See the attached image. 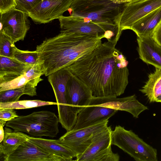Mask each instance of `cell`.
Masks as SVG:
<instances>
[{
    "instance_id": "1",
    "label": "cell",
    "mask_w": 161,
    "mask_h": 161,
    "mask_svg": "<svg viewBox=\"0 0 161 161\" xmlns=\"http://www.w3.org/2000/svg\"><path fill=\"white\" fill-rule=\"evenodd\" d=\"M115 45L105 42L66 67L96 97L119 96L128 83V62Z\"/></svg>"
},
{
    "instance_id": "2",
    "label": "cell",
    "mask_w": 161,
    "mask_h": 161,
    "mask_svg": "<svg viewBox=\"0 0 161 161\" xmlns=\"http://www.w3.org/2000/svg\"><path fill=\"white\" fill-rule=\"evenodd\" d=\"M102 39L89 35L61 32L44 40L36 51L44 75L67 67L100 46Z\"/></svg>"
},
{
    "instance_id": "3",
    "label": "cell",
    "mask_w": 161,
    "mask_h": 161,
    "mask_svg": "<svg viewBox=\"0 0 161 161\" xmlns=\"http://www.w3.org/2000/svg\"><path fill=\"white\" fill-rule=\"evenodd\" d=\"M127 3L112 0H73L69 8L70 16L103 26L119 28L120 18Z\"/></svg>"
},
{
    "instance_id": "4",
    "label": "cell",
    "mask_w": 161,
    "mask_h": 161,
    "mask_svg": "<svg viewBox=\"0 0 161 161\" xmlns=\"http://www.w3.org/2000/svg\"><path fill=\"white\" fill-rule=\"evenodd\" d=\"M58 117L52 112L43 110L20 116L7 121L5 126L15 131L26 133L34 137H54L59 133Z\"/></svg>"
},
{
    "instance_id": "5",
    "label": "cell",
    "mask_w": 161,
    "mask_h": 161,
    "mask_svg": "<svg viewBox=\"0 0 161 161\" xmlns=\"http://www.w3.org/2000/svg\"><path fill=\"white\" fill-rule=\"evenodd\" d=\"M112 145L118 147L136 161H158L157 150L145 142L132 130L120 125L111 133Z\"/></svg>"
},
{
    "instance_id": "6",
    "label": "cell",
    "mask_w": 161,
    "mask_h": 161,
    "mask_svg": "<svg viewBox=\"0 0 161 161\" xmlns=\"http://www.w3.org/2000/svg\"><path fill=\"white\" fill-rule=\"evenodd\" d=\"M61 32L86 34L101 39L105 38L116 45L121 32L114 26H103L79 17L65 16L58 18Z\"/></svg>"
},
{
    "instance_id": "7",
    "label": "cell",
    "mask_w": 161,
    "mask_h": 161,
    "mask_svg": "<svg viewBox=\"0 0 161 161\" xmlns=\"http://www.w3.org/2000/svg\"><path fill=\"white\" fill-rule=\"evenodd\" d=\"M111 126H108L97 134L91 144L82 154L76 157L77 161H119L118 153L111 149Z\"/></svg>"
},
{
    "instance_id": "8",
    "label": "cell",
    "mask_w": 161,
    "mask_h": 161,
    "mask_svg": "<svg viewBox=\"0 0 161 161\" xmlns=\"http://www.w3.org/2000/svg\"><path fill=\"white\" fill-rule=\"evenodd\" d=\"M108 122L107 120L85 128L67 131L58 141L70 149L76 156L83 153L96 135L108 127Z\"/></svg>"
},
{
    "instance_id": "9",
    "label": "cell",
    "mask_w": 161,
    "mask_h": 161,
    "mask_svg": "<svg viewBox=\"0 0 161 161\" xmlns=\"http://www.w3.org/2000/svg\"><path fill=\"white\" fill-rule=\"evenodd\" d=\"M26 13L15 7L0 14L1 31L8 36L14 43L23 41L30 28V22Z\"/></svg>"
},
{
    "instance_id": "10",
    "label": "cell",
    "mask_w": 161,
    "mask_h": 161,
    "mask_svg": "<svg viewBox=\"0 0 161 161\" xmlns=\"http://www.w3.org/2000/svg\"><path fill=\"white\" fill-rule=\"evenodd\" d=\"M73 0H42L27 14L36 24L47 23L63 15Z\"/></svg>"
},
{
    "instance_id": "11",
    "label": "cell",
    "mask_w": 161,
    "mask_h": 161,
    "mask_svg": "<svg viewBox=\"0 0 161 161\" xmlns=\"http://www.w3.org/2000/svg\"><path fill=\"white\" fill-rule=\"evenodd\" d=\"M160 7L161 0H140L127 3L120 18L119 24L121 32L130 29L137 21Z\"/></svg>"
},
{
    "instance_id": "12",
    "label": "cell",
    "mask_w": 161,
    "mask_h": 161,
    "mask_svg": "<svg viewBox=\"0 0 161 161\" xmlns=\"http://www.w3.org/2000/svg\"><path fill=\"white\" fill-rule=\"evenodd\" d=\"M98 105L117 110L127 112L137 118L143 112L148 109L147 107L139 102L135 94L122 98L116 97H102L93 96L88 106Z\"/></svg>"
},
{
    "instance_id": "13",
    "label": "cell",
    "mask_w": 161,
    "mask_h": 161,
    "mask_svg": "<svg viewBox=\"0 0 161 161\" xmlns=\"http://www.w3.org/2000/svg\"><path fill=\"white\" fill-rule=\"evenodd\" d=\"M66 96L69 104L77 114L84 107L88 106L93 97L88 86L71 73L66 84Z\"/></svg>"
},
{
    "instance_id": "14",
    "label": "cell",
    "mask_w": 161,
    "mask_h": 161,
    "mask_svg": "<svg viewBox=\"0 0 161 161\" xmlns=\"http://www.w3.org/2000/svg\"><path fill=\"white\" fill-rule=\"evenodd\" d=\"M118 110L98 105L86 106L78 113L73 130L80 129L108 120Z\"/></svg>"
},
{
    "instance_id": "15",
    "label": "cell",
    "mask_w": 161,
    "mask_h": 161,
    "mask_svg": "<svg viewBox=\"0 0 161 161\" xmlns=\"http://www.w3.org/2000/svg\"><path fill=\"white\" fill-rule=\"evenodd\" d=\"M7 161H64L61 158L51 154L28 140L16 149Z\"/></svg>"
},
{
    "instance_id": "16",
    "label": "cell",
    "mask_w": 161,
    "mask_h": 161,
    "mask_svg": "<svg viewBox=\"0 0 161 161\" xmlns=\"http://www.w3.org/2000/svg\"><path fill=\"white\" fill-rule=\"evenodd\" d=\"M137 40L139 58L147 64L161 69V46L152 36L137 37Z\"/></svg>"
},
{
    "instance_id": "17",
    "label": "cell",
    "mask_w": 161,
    "mask_h": 161,
    "mask_svg": "<svg viewBox=\"0 0 161 161\" xmlns=\"http://www.w3.org/2000/svg\"><path fill=\"white\" fill-rule=\"evenodd\" d=\"M44 73L38 61L23 74L9 81L0 83V92L21 87L26 84L36 87L43 79L41 76Z\"/></svg>"
},
{
    "instance_id": "18",
    "label": "cell",
    "mask_w": 161,
    "mask_h": 161,
    "mask_svg": "<svg viewBox=\"0 0 161 161\" xmlns=\"http://www.w3.org/2000/svg\"><path fill=\"white\" fill-rule=\"evenodd\" d=\"M4 136L0 143V158L7 161L9 156L23 143L28 140L30 136L20 131H13L5 127Z\"/></svg>"
},
{
    "instance_id": "19",
    "label": "cell",
    "mask_w": 161,
    "mask_h": 161,
    "mask_svg": "<svg viewBox=\"0 0 161 161\" xmlns=\"http://www.w3.org/2000/svg\"><path fill=\"white\" fill-rule=\"evenodd\" d=\"M33 65L14 58L0 56V83L10 81L23 74Z\"/></svg>"
},
{
    "instance_id": "20",
    "label": "cell",
    "mask_w": 161,
    "mask_h": 161,
    "mask_svg": "<svg viewBox=\"0 0 161 161\" xmlns=\"http://www.w3.org/2000/svg\"><path fill=\"white\" fill-rule=\"evenodd\" d=\"M28 140L46 152L61 158L64 161H71L75 154L69 148L59 142L52 140L29 136Z\"/></svg>"
},
{
    "instance_id": "21",
    "label": "cell",
    "mask_w": 161,
    "mask_h": 161,
    "mask_svg": "<svg viewBox=\"0 0 161 161\" xmlns=\"http://www.w3.org/2000/svg\"><path fill=\"white\" fill-rule=\"evenodd\" d=\"M161 20V7L150 12L136 22L130 29L138 37L152 36L153 31Z\"/></svg>"
},
{
    "instance_id": "22",
    "label": "cell",
    "mask_w": 161,
    "mask_h": 161,
    "mask_svg": "<svg viewBox=\"0 0 161 161\" xmlns=\"http://www.w3.org/2000/svg\"><path fill=\"white\" fill-rule=\"evenodd\" d=\"M139 91L147 97L150 102L161 103V69L155 68Z\"/></svg>"
},
{
    "instance_id": "23",
    "label": "cell",
    "mask_w": 161,
    "mask_h": 161,
    "mask_svg": "<svg viewBox=\"0 0 161 161\" xmlns=\"http://www.w3.org/2000/svg\"><path fill=\"white\" fill-rule=\"evenodd\" d=\"M36 87L26 84L21 87L0 92V103L18 101L23 95L33 97L37 95Z\"/></svg>"
},
{
    "instance_id": "24",
    "label": "cell",
    "mask_w": 161,
    "mask_h": 161,
    "mask_svg": "<svg viewBox=\"0 0 161 161\" xmlns=\"http://www.w3.org/2000/svg\"><path fill=\"white\" fill-rule=\"evenodd\" d=\"M57 102L45 101L39 100H19L15 102L0 103V109H24L46 105H57Z\"/></svg>"
},
{
    "instance_id": "25",
    "label": "cell",
    "mask_w": 161,
    "mask_h": 161,
    "mask_svg": "<svg viewBox=\"0 0 161 161\" xmlns=\"http://www.w3.org/2000/svg\"><path fill=\"white\" fill-rule=\"evenodd\" d=\"M16 47L10 38L0 31V56L14 58Z\"/></svg>"
},
{
    "instance_id": "26",
    "label": "cell",
    "mask_w": 161,
    "mask_h": 161,
    "mask_svg": "<svg viewBox=\"0 0 161 161\" xmlns=\"http://www.w3.org/2000/svg\"><path fill=\"white\" fill-rule=\"evenodd\" d=\"M14 57L18 61L25 64L33 65L38 61L37 52L28 50H22L16 47Z\"/></svg>"
},
{
    "instance_id": "27",
    "label": "cell",
    "mask_w": 161,
    "mask_h": 161,
    "mask_svg": "<svg viewBox=\"0 0 161 161\" xmlns=\"http://www.w3.org/2000/svg\"><path fill=\"white\" fill-rule=\"evenodd\" d=\"M42 0H15V8L22 11L28 13Z\"/></svg>"
},
{
    "instance_id": "28",
    "label": "cell",
    "mask_w": 161,
    "mask_h": 161,
    "mask_svg": "<svg viewBox=\"0 0 161 161\" xmlns=\"http://www.w3.org/2000/svg\"><path fill=\"white\" fill-rule=\"evenodd\" d=\"M14 109L4 108L0 109V119L6 122L18 117Z\"/></svg>"
},
{
    "instance_id": "29",
    "label": "cell",
    "mask_w": 161,
    "mask_h": 161,
    "mask_svg": "<svg viewBox=\"0 0 161 161\" xmlns=\"http://www.w3.org/2000/svg\"><path fill=\"white\" fill-rule=\"evenodd\" d=\"M15 6V0H0V13L3 14Z\"/></svg>"
},
{
    "instance_id": "30",
    "label": "cell",
    "mask_w": 161,
    "mask_h": 161,
    "mask_svg": "<svg viewBox=\"0 0 161 161\" xmlns=\"http://www.w3.org/2000/svg\"><path fill=\"white\" fill-rule=\"evenodd\" d=\"M152 37L154 41L161 46V20L154 29Z\"/></svg>"
},
{
    "instance_id": "31",
    "label": "cell",
    "mask_w": 161,
    "mask_h": 161,
    "mask_svg": "<svg viewBox=\"0 0 161 161\" xmlns=\"http://www.w3.org/2000/svg\"><path fill=\"white\" fill-rule=\"evenodd\" d=\"M6 122L5 121L0 119V142L2 141L4 137V133L3 127L5 125Z\"/></svg>"
},
{
    "instance_id": "32",
    "label": "cell",
    "mask_w": 161,
    "mask_h": 161,
    "mask_svg": "<svg viewBox=\"0 0 161 161\" xmlns=\"http://www.w3.org/2000/svg\"><path fill=\"white\" fill-rule=\"evenodd\" d=\"M119 2L129 3L136 2L140 0H112Z\"/></svg>"
}]
</instances>
